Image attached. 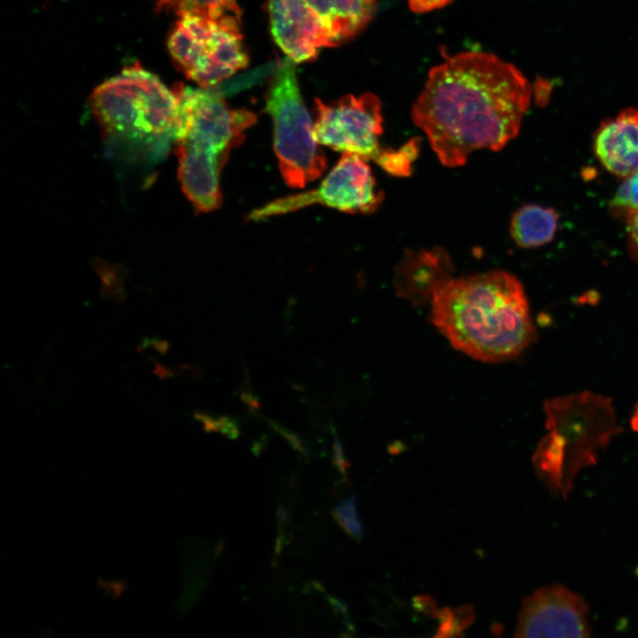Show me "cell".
<instances>
[{
  "label": "cell",
  "instance_id": "obj_1",
  "mask_svg": "<svg viewBox=\"0 0 638 638\" xmlns=\"http://www.w3.org/2000/svg\"><path fill=\"white\" fill-rule=\"evenodd\" d=\"M532 88L511 63L484 51L445 55L428 72L411 109L446 167L463 165L474 151H498L514 138Z\"/></svg>",
  "mask_w": 638,
  "mask_h": 638
},
{
  "label": "cell",
  "instance_id": "obj_2",
  "mask_svg": "<svg viewBox=\"0 0 638 638\" xmlns=\"http://www.w3.org/2000/svg\"><path fill=\"white\" fill-rule=\"evenodd\" d=\"M431 319L455 349L486 362L517 358L536 336L522 284L502 270L447 278L432 295Z\"/></svg>",
  "mask_w": 638,
  "mask_h": 638
},
{
  "label": "cell",
  "instance_id": "obj_3",
  "mask_svg": "<svg viewBox=\"0 0 638 638\" xmlns=\"http://www.w3.org/2000/svg\"><path fill=\"white\" fill-rule=\"evenodd\" d=\"M544 412L548 433L533 464L549 491L566 499L580 471L597 463L621 428L611 399L589 391L549 399Z\"/></svg>",
  "mask_w": 638,
  "mask_h": 638
},
{
  "label": "cell",
  "instance_id": "obj_4",
  "mask_svg": "<svg viewBox=\"0 0 638 638\" xmlns=\"http://www.w3.org/2000/svg\"><path fill=\"white\" fill-rule=\"evenodd\" d=\"M180 99L181 134L175 141L178 179L183 192L198 202L221 198L220 173L255 115L230 109L208 88L175 87Z\"/></svg>",
  "mask_w": 638,
  "mask_h": 638
},
{
  "label": "cell",
  "instance_id": "obj_5",
  "mask_svg": "<svg viewBox=\"0 0 638 638\" xmlns=\"http://www.w3.org/2000/svg\"><path fill=\"white\" fill-rule=\"evenodd\" d=\"M91 110L108 137L165 150L181 131L179 95L139 65L97 87Z\"/></svg>",
  "mask_w": 638,
  "mask_h": 638
},
{
  "label": "cell",
  "instance_id": "obj_6",
  "mask_svg": "<svg viewBox=\"0 0 638 638\" xmlns=\"http://www.w3.org/2000/svg\"><path fill=\"white\" fill-rule=\"evenodd\" d=\"M315 109L314 135L319 144L371 160L395 176L410 175L418 144L412 140L398 150L380 145L383 116L375 94L346 95L330 104L315 99Z\"/></svg>",
  "mask_w": 638,
  "mask_h": 638
},
{
  "label": "cell",
  "instance_id": "obj_7",
  "mask_svg": "<svg viewBox=\"0 0 638 638\" xmlns=\"http://www.w3.org/2000/svg\"><path fill=\"white\" fill-rule=\"evenodd\" d=\"M294 61L285 58L270 83L266 109L273 121L274 150L285 183L302 188L326 167L314 124L299 89Z\"/></svg>",
  "mask_w": 638,
  "mask_h": 638
},
{
  "label": "cell",
  "instance_id": "obj_8",
  "mask_svg": "<svg viewBox=\"0 0 638 638\" xmlns=\"http://www.w3.org/2000/svg\"><path fill=\"white\" fill-rule=\"evenodd\" d=\"M240 24L236 18L179 16L168 39L170 54L187 78L202 88L216 85L248 64Z\"/></svg>",
  "mask_w": 638,
  "mask_h": 638
},
{
  "label": "cell",
  "instance_id": "obj_9",
  "mask_svg": "<svg viewBox=\"0 0 638 638\" xmlns=\"http://www.w3.org/2000/svg\"><path fill=\"white\" fill-rule=\"evenodd\" d=\"M383 198L367 160L355 154L343 153L316 189L276 199L254 210L249 219L263 220L315 204L346 213L370 214L378 208Z\"/></svg>",
  "mask_w": 638,
  "mask_h": 638
},
{
  "label": "cell",
  "instance_id": "obj_10",
  "mask_svg": "<svg viewBox=\"0 0 638 638\" xmlns=\"http://www.w3.org/2000/svg\"><path fill=\"white\" fill-rule=\"evenodd\" d=\"M587 612L588 606L580 595L561 584L549 585L524 600L515 636L589 637Z\"/></svg>",
  "mask_w": 638,
  "mask_h": 638
},
{
  "label": "cell",
  "instance_id": "obj_11",
  "mask_svg": "<svg viewBox=\"0 0 638 638\" xmlns=\"http://www.w3.org/2000/svg\"><path fill=\"white\" fill-rule=\"evenodd\" d=\"M268 11L276 44L295 63L311 60L320 49L337 45L306 0H269Z\"/></svg>",
  "mask_w": 638,
  "mask_h": 638
},
{
  "label": "cell",
  "instance_id": "obj_12",
  "mask_svg": "<svg viewBox=\"0 0 638 638\" xmlns=\"http://www.w3.org/2000/svg\"><path fill=\"white\" fill-rule=\"evenodd\" d=\"M595 151L611 173L628 176L638 171V110L627 109L604 122L595 139Z\"/></svg>",
  "mask_w": 638,
  "mask_h": 638
},
{
  "label": "cell",
  "instance_id": "obj_13",
  "mask_svg": "<svg viewBox=\"0 0 638 638\" xmlns=\"http://www.w3.org/2000/svg\"><path fill=\"white\" fill-rule=\"evenodd\" d=\"M335 43L358 35L371 20L377 0H306Z\"/></svg>",
  "mask_w": 638,
  "mask_h": 638
},
{
  "label": "cell",
  "instance_id": "obj_14",
  "mask_svg": "<svg viewBox=\"0 0 638 638\" xmlns=\"http://www.w3.org/2000/svg\"><path fill=\"white\" fill-rule=\"evenodd\" d=\"M557 225L558 214L554 209L525 205L513 214L510 235L520 247H537L553 239Z\"/></svg>",
  "mask_w": 638,
  "mask_h": 638
},
{
  "label": "cell",
  "instance_id": "obj_15",
  "mask_svg": "<svg viewBox=\"0 0 638 638\" xmlns=\"http://www.w3.org/2000/svg\"><path fill=\"white\" fill-rule=\"evenodd\" d=\"M438 254L425 253L420 254L413 263L403 266L400 291L404 296L416 301L432 298L437 288L448 277L446 269L440 265Z\"/></svg>",
  "mask_w": 638,
  "mask_h": 638
},
{
  "label": "cell",
  "instance_id": "obj_16",
  "mask_svg": "<svg viewBox=\"0 0 638 638\" xmlns=\"http://www.w3.org/2000/svg\"><path fill=\"white\" fill-rule=\"evenodd\" d=\"M158 6L170 9L178 16L191 14L211 19H241L237 0H160Z\"/></svg>",
  "mask_w": 638,
  "mask_h": 638
},
{
  "label": "cell",
  "instance_id": "obj_17",
  "mask_svg": "<svg viewBox=\"0 0 638 638\" xmlns=\"http://www.w3.org/2000/svg\"><path fill=\"white\" fill-rule=\"evenodd\" d=\"M357 510L355 496L349 495L339 502L331 513L344 532L349 537L360 542L364 536V529Z\"/></svg>",
  "mask_w": 638,
  "mask_h": 638
},
{
  "label": "cell",
  "instance_id": "obj_18",
  "mask_svg": "<svg viewBox=\"0 0 638 638\" xmlns=\"http://www.w3.org/2000/svg\"><path fill=\"white\" fill-rule=\"evenodd\" d=\"M440 619V626L436 636L459 635L460 633L473 620V611L469 606L456 610L444 609L436 613Z\"/></svg>",
  "mask_w": 638,
  "mask_h": 638
},
{
  "label": "cell",
  "instance_id": "obj_19",
  "mask_svg": "<svg viewBox=\"0 0 638 638\" xmlns=\"http://www.w3.org/2000/svg\"><path fill=\"white\" fill-rule=\"evenodd\" d=\"M611 206L627 216L638 211V171L628 175L619 186L611 201Z\"/></svg>",
  "mask_w": 638,
  "mask_h": 638
},
{
  "label": "cell",
  "instance_id": "obj_20",
  "mask_svg": "<svg viewBox=\"0 0 638 638\" xmlns=\"http://www.w3.org/2000/svg\"><path fill=\"white\" fill-rule=\"evenodd\" d=\"M267 422L276 432L284 437L295 450L299 451L306 457L309 456V447L305 441V440L302 439L299 434L290 431L289 429L285 428L284 426L273 420L268 419Z\"/></svg>",
  "mask_w": 638,
  "mask_h": 638
},
{
  "label": "cell",
  "instance_id": "obj_21",
  "mask_svg": "<svg viewBox=\"0 0 638 638\" xmlns=\"http://www.w3.org/2000/svg\"><path fill=\"white\" fill-rule=\"evenodd\" d=\"M453 0H408L409 9L415 13H426L443 8Z\"/></svg>",
  "mask_w": 638,
  "mask_h": 638
},
{
  "label": "cell",
  "instance_id": "obj_22",
  "mask_svg": "<svg viewBox=\"0 0 638 638\" xmlns=\"http://www.w3.org/2000/svg\"><path fill=\"white\" fill-rule=\"evenodd\" d=\"M628 236L633 254L638 260V211L628 216Z\"/></svg>",
  "mask_w": 638,
  "mask_h": 638
},
{
  "label": "cell",
  "instance_id": "obj_23",
  "mask_svg": "<svg viewBox=\"0 0 638 638\" xmlns=\"http://www.w3.org/2000/svg\"><path fill=\"white\" fill-rule=\"evenodd\" d=\"M334 456L332 463L334 466L342 473L343 476L346 475L348 468V463L344 455V448L341 441L336 438L333 443Z\"/></svg>",
  "mask_w": 638,
  "mask_h": 638
},
{
  "label": "cell",
  "instance_id": "obj_24",
  "mask_svg": "<svg viewBox=\"0 0 638 638\" xmlns=\"http://www.w3.org/2000/svg\"><path fill=\"white\" fill-rule=\"evenodd\" d=\"M230 439H236L239 436L237 422L229 416H221L220 432Z\"/></svg>",
  "mask_w": 638,
  "mask_h": 638
},
{
  "label": "cell",
  "instance_id": "obj_25",
  "mask_svg": "<svg viewBox=\"0 0 638 638\" xmlns=\"http://www.w3.org/2000/svg\"><path fill=\"white\" fill-rule=\"evenodd\" d=\"M329 603L335 610V611L338 612L344 619L345 624L346 625L347 628L353 631L354 627L349 619L346 605L334 597H329Z\"/></svg>",
  "mask_w": 638,
  "mask_h": 638
},
{
  "label": "cell",
  "instance_id": "obj_26",
  "mask_svg": "<svg viewBox=\"0 0 638 638\" xmlns=\"http://www.w3.org/2000/svg\"><path fill=\"white\" fill-rule=\"evenodd\" d=\"M240 397L241 400L245 403H246L253 410L258 409L261 406L259 400L253 394L250 390H243Z\"/></svg>",
  "mask_w": 638,
  "mask_h": 638
},
{
  "label": "cell",
  "instance_id": "obj_27",
  "mask_svg": "<svg viewBox=\"0 0 638 638\" xmlns=\"http://www.w3.org/2000/svg\"><path fill=\"white\" fill-rule=\"evenodd\" d=\"M154 363L156 365L154 373L160 377V378H166L167 377H171L172 371L169 369L165 368L156 361H154Z\"/></svg>",
  "mask_w": 638,
  "mask_h": 638
},
{
  "label": "cell",
  "instance_id": "obj_28",
  "mask_svg": "<svg viewBox=\"0 0 638 638\" xmlns=\"http://www.w3.org/2000/svg\"><path fill=\"white\" fill-rule=\"evenodd\" d=\"M154 347L157 352L163 354L168 350L169 344L165 340H157L154 341Z\"/></svg>",
  "mask_w": 638,
  "mask_h": 638
},
{
  "label": "cell",
  "instance_id": "obj_29",
  "mask_svg": "<svg viewBox=\"0 0 638 638\" xmlns=\"http://www.w3.org/2000/svg\"><path fill=\"white\" fill-rule=\"evenodd\" d=\"M633 431L638 433V402L634 408V413L630 421Z\"/></svg>",
  "mask_w": 638,
  "mask_h": 638
}]
</instances>
